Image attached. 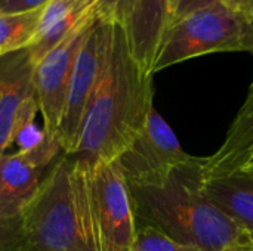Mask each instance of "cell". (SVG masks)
Wrapping results in <instances>:
<instances>
[{
    "label": "cell",
    "instance_id": "ffe728a7",
    "mask_svg": "<svg viewBox=\"0 0 253 251\" xmlns=\"http://www.w3.org/2000/svg\"><path fill=\"white\" fill-rule=\"evenodd\" d=\"M18 0H0V13H7Z\"/></svg>",
    "mask_w": 253,
    "mask_h": 251
},
{
    "label": "cell",
    "instance_id": "52a82bcc",
    "mask_svg": "<svg viewBox=\"0 0 253 251\" xmlns=\"http://www.w3.org/2000/svg\"><path fill=\"white\" fill-rule=\"evenodd\" d=\"M165 118L153 108L132 143L117 158L127 183H148L162 179L172 169L190 161Z\"/></svg>",
    "mask_w": 253,
    "mask_h": 251
},
{
    "label": "cell",
    "instance_id": "30bf717a",
    "mask_svg": "<svg viewBox=\"0 0 253 251\" xmlns=\"http://www.w3.org/2000/svg\"><path fill=\"white\" fill-rule=\"evenodd\" d=\"M173 1L135 0L123 25L132 56L150 74L160 41L173 22Z\"/></svg>",
    "mask_w": 253,
    "mask_h": 251
},
{
    "label": "cell",
    "instance_id": "8992f818",
    "mask_svg": "<svg viewBox=\"0 0 253 251\" xmlns=\"http://www.w3.org/2000/svg\"><path fill=\"white\" fill-rule=\"evenodd\" d=\"M111 34L113 22L98 16L77 53L56 133V139L67 155H71L77 145L86 108L107 62Z\"/></svg>",
    "mask_w": 253,
    "mask_h": 251
},
{
    "label": "cell",
    "instance_id": "4fadbf2b",
    "mask_svg": "<svg viewBox=\"0 0 253 251\" xmlns=\"http://www.w3.org/2000/svg\"><path fill=\"white\" fill-rule=\"evenodd\" d=\"M253 151V81L248 96L231 123L218 151L206 157L205 179L216 178L240 169Z\"/></svg>",
    "mask_w": 253,
    "mask_h": 251
},
{
    "label": "cell",
    "instance_id": "ac0fdd59",
    "mask_svg": "<svg viewBox=\"0 0 253 251\" xmlns=\"http://www.w3.org/2000/svg\"><path fill=\"white\" fill-rule=\"evenodd\" d=\"M219 0H175L173 1V21L181 19L182 16L196 12L199 9L212 6Z\"/></svg>",
    "mask_w": 253,
    "mask_h": 251
},
{
    "label": "cell",
    "instance_id": "9a60e30c",
    "mask_svg": "<svg viewBox=\"0 0 253 251\" xmlns=\"http://www.w3.org/2000/svg\"><path fill=\"white\" fill-rule=\"evenodd\" d=\"M25 246L22 212L0 201V251H13Z\"/></svg>",
    "mask_w": 253,
    "mask_h": 251
},
{
    "label": "cell",
    "instance_id": "7a4b0ae2",
    "mask_svg": "<svg viewBox=\"0 0 253 251\" xmlns=\"http://www.w3.org/2000/svg\"><path fill=\"white\" fill-rule=\"evenodd\" d=\"M206 157L148 183H127L136 222L200 251H253V240L203 191Z\"/></svg>",
    "mask_w": 253,
    "mask_h": 251
},
{
    "label": "cell",
    "instance_id": "277c9868",
    "mask_svg": "<svg viewBox=\"0 0 253 251\" xmlns=\"http://www.w3.org/2000/svg\"><path fill=\"white\" fill-rule=\"evenodd\" d=\"M249 52L253 55V30L248 18L221 1L173 21L157 49L153 75L179 62L216 53Z\"/></svg>",
    "mask_w": 253,
    "mask_h": 251
},
{
    "label": "cell",
    "instance_id": "ba28073f",
    "mask_svg": "<svg viewBox=\"0 0 253 251\" xmlns=\"http://www.w3.org/2000/svg\"><path fill=\"white\" fill-rule=\"evenodd\" d=\"M98 15L79 25L64 41L34 64V89L44 132L56 139L77 53ZM58 141V139H56Z\"/></svg>",
    "mask_w": 253,
    "mask_h": 251
},
{
    "label": "cell",
    "instance_id": "2e32d148",
    "mask_svg": "<svg viewBox=\"0 0 253 251\" xmlns=\"http://www.w3.org/2000/svg\"><path fill=\"white\" fill-rule=\"evenodd\" d=\"M132 251H200L193 246L182 244L151 225L138 223L136 238Z\"/></svg>",
    "mask_w": 253,
    "mask_h": 251
},
{
    "label": "cell",
    "instance_id": "6da1fadb",
    "mask_svg": "<svg viewBox=\"0 0 253 251\" xmlns=\"http://www.w3.org/2000/svg\"><path fill=\"white\" fill-rule=\"evenodd\" d=\"M153 108V74L135 61L125 27L114 22L107 62L71 157L89 169L117 160L141 132Z\"/></svg>",
    "mask_w": 253,
    "mask_h": 251
},
{
    "label": "cell",
    "instance_id": "7402d4cb",
    "mask_svg": "<svg viewBox=\"0 0 253 251\" xmlns=\"http://www.w3.org/2000/svg\"><path fill=\"white\" fill-rule=\"evenodd\" d=\"M13 251H36V250H33L31 247L25 246V247H21V249H18V250H13Z\"/></svg>",
    "mask_w": 253,
    "mask_h": 251
},
{
    "label": "cell",
    "instance_id": "e0dca14e",
    "mask_svg": "<svg viewBox=\"0 0 253 251\" xmlns=\"http://www.w3.org/2000/svg\"><path fill=\"white\" fill-rule=\"evenodd\" d=\"M98 16L107 22L125 25L135 0H95Z\"/></svg>",
    "mask_w": 253,
    "mask_h": 251
},
{
    "label": "cell",
    "instance_id": "9c48e42d",
    "mask_svg": "<svg viewBox=\"0 0 253 251\" xmlns=\"http://www.w3.org/2000/svg\"><path fill=\"white\" fill-rule=\"evenodd\" d=\"M34 105L39 104L30 50L0 56V158L13 143L21 118Z\"/></svg>",
    "mask_w": 253,
    "mask_h": 251
},
{
    "label": "cell",
    "instance_id": "44dd1931",
    "mask_svg": "<svg viewBox=\"0 0 253 251\" xmlns=\"http://www.w3.org/2000/svg\"><path fill=\"white\" fill-rule=\"evenodd\" d=\"M243 166H246V167H251V169H253V151H252V154L249 155V158L246 160V163H245ZM243 166H242V167H243Z\"/></svg>",
    "mask_w": 253,
    "mask_h": 251
},
{
    "label": "cell",
    "instance_id": "8fae6325",
    "mask_svg": "<svg viewBox=\"0 0 253 251\" xmlns=\"http://www.w3.org/2000/svg\"><path fill=\"white\" fill-rule=\"evenodd\" d=\"M50 167V163L33 152H6L0 158V201L24 212Z\"/></svg>",
    "mask_w": 253,
    "mask_h": 251
},
{
    "label": "cell",
    "instance_id": "5bb4252c",
    "mask_svg": "<svg viewBox=\"0 0 253 251\" xmlns=\"http://www.w3.org/2000/svg\"><path fill=\"white\" fill-rule=\"evenodd\" d=\"M43 7L0 13V56L28 49L33 44L39 34Z\"/></svg>",
    "mask_w": 253,
    "mask_h": 251
},
{
    "label": "cell",
    "instance_id": "d6986e66",
    "mask_svg": "<svg viewBox=\"0 0 253 251\" xmlns=\"http://www.w3.org/2000/svg\"><path fill=\"white\" fill-rule=\"evenodd\" d=\"M224 6H227L228 9L243 15L245 18L251 19L253 7V0H219Z\"/></svg>",
    "mask_w": 253,
    "mask_h": 251
},
{
    "label": "cell",
    "instance_id": "3957f363",
    "mask_svg": "<svg viewBox=\"0 0 253 251\" xmlns=\"http://www.w3.org/2000/svg\"><path fill=\"white\" fill-rule=\"evenodd\" d=\"M25 243L36 251H96L89 167L62 154L22 212Z\"/></svg>",
    "mask_w": 253,
    "mask_h": 251
},
{
    "label": "cell",
    "instance_id": "5b68a950",
    "mask_svg": "<svg viewBox=\"0 0 253 251\" xmlns=\"http://www.w3.org/2000/svg\"><path fill=\"white\" fill-rule=\"evenodd\" d=\"M89 203L96 251H132L138 222L117 160L89 169Z\"/></svg>",
    "mask_w": 253,
    "mask_h": 251
},
{
    "label": "cell",
    "instance_id": "7c38bea8",
    "mask_svg": "<svg viewBox=\"0 0 253 251\" xmlns=\"http://www.w3.org/2000/svg\"><path fill=\"white\" fill-rule=\"evenodd\" d=\"M203 191L253 240V169L243 166L205 179Z\"/></svg>",
    "mask_w": 253,
    "mask_h": 251
},
{
    "label": "cell",
    "instance_id": "603a6c76",
    "mask_svg": "<svg viewBox=\"0 0 253 251\" xmlns=\"http://www.w3.org/2000/svg\"><path fill=\"white\" fill-rule=\"evenodd\" d=\"M249 22H251V27H252V30H253V7H252V15H251V19H249Z\"/></svg>",
    "mask_w": 253,
    "mask_h": 251
}]
</instances>
